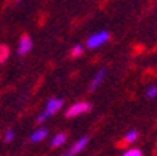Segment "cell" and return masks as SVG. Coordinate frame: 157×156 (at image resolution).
I'll use <instances>...</instances> for the list:
<instances>
[{"instance_id": "obj_15", "label": "cell", "mask_w": 157, "mask_h": 156, "mask_svg": "<svg viewBox=\"0 0 157 156\" xmlns=\"http://www.w3.org/2000/svg\"><path fill=\"white\" fill-rule=\"evenodd\" d=\"M47 119H48V116H47V114H45V113H44V111H42V113H40V114H39V116L36 117V122H37V123H44V122H45Z\"/></svg>"}, {"instance_id": "obj_2", "label": "cell", "mask_w": 157, "mask_h": 156, "mask_svg": "<svg viewBox=\"0 0 157 156\" xmlns=\"http://www.w3.org/2000/svg\"><path fill=\"white\" fill-rule=\"evenodd\" d=\"M92 105L89 102H75L73 105H70L67 108V113L65 116L67 117H78V116H82V114H87L90 111Z\"/></svg>"}, {"instance_id": "obj_5", "label": "cell", "mask_w": 157, "mask_h": 156, "mask_svg": "<svg viewBox=\"0 0 157 156\" xmlns=\"http://www.w3.org/2000/svg\"><path fill=\"white\" fill-rule=\"evenodd\" d=\"M31 50H33V41H31V38H30L28 34H24V36L20 38V41H19L17 53H19L20 56H25V55H28Z\"/></svg>"}, {"instance_id": "obj_11", "label": "cell", "mask_w": 157, "mask_h": 156, "mask_svg": "<svg viewBox=\"0 0 157 156\" xmlns=\"http://www.w3.org/2000/svg\"><path fill=\"white\" fill-rule=\"evenodd\" d=\"M121 156H143V153H142V150H140V148L132 147V148H128Z\"/></svg>"}, {"instance_id": "obj_6", "label": "cell", "mask_w": 157, "mask_h": 156, "mask_svg": "<svg viewBox=\"0 0 157 156\" xmlns=\"http://www.w3.org/2000/svg\"><path fill=\"white\" fill-rule=\"evenodd\" d=\"M106 74H107L106 69H100V70L94 75V78L90 80V83H89V91H95L97 87H100V86L103 84L104 78H106Z\"/></svg>"}, {"instance_id": "obj_10", "label": "cell", "mask_w": 157, "mask_h": 156, "mask_svg": "<svg viewBox=\"0 0 157 156\" xmlns=\"http://www.w3.org/2000/svg\"><path fill=\"white\" fill-rule=\"evenodd\" d=\"M14 138H16V131H14L13 128H10V130H6V131L3 133V141H5L6 144L13 142V141H14Z\"/></svg>"}, {"instance_id": "obj_14", "label": "cell", "mask_w": 157, "mask_h": 156, "mask_svg": "<svg viewBox=\"0 0 157 156\" xmlns=\"http://www.w3.org/2000/svg\"><path fill=\"white\" fill-rule=\"evenodd\" d=\"M146 97L148 98H157V86L155 84H152V86H149L148 89H146Z\"/></svg>"}, {"instance_id": "obj_7", "label": "cell", "mask_w": 157, "mask_h": 156, "mask_svg": "<svg viewBox=\"0 0 157 156\" xmlns=\"http://www.w3.org/2000/svg\"><path fill=\"white\" fill-rule=\"evenodd\" d=\"M48 136V130L47 128H36L33 133H31V136H30V141L33 144H37V142H42V141H45V138Z\"/></svg>"}, {"instance_id": "obj_8", "label": "cell", "mask_w": 157, "mask_h": 156, "mask_svg": "<svg viewBox=\"0 0 157 156\" xmlns=\"http://www.w3.org/2000/svg\"><path fill=\"white\" fill-rule=\"evenodd\" d=\"M65 142H67V134L65 133H56V134L52 138V141H50V147L52 148H59Z\"/></svg>"}, {"instance_id": "obj_1", "label": "cell", "mask_w": 157, "mask_h": 156, "mask_svg": "<svg viewBox=\"0 0 157 156\" xmlns=\"http://www.w3.org/2000/svg\"><path fill=\"white\" fill-rule=\"evenodd\" d=\"M109 39H110L109 31L101 30V31L92 33L90 36H89V38H87V41H86V46H87L89 49H90V50H97V49H100L101 46H104V44H106Z\"/></svg>"}, {"instance_id": "obj_12", "label": "cell", "mask_w": 157, "mask_h": 156, "mask_svg": "<svg viewBox=\"0 0 157 156\" xmlns=\"http://www.w3.org/2000/svg\"><path fill=\"white\" fill-rule=\"evenodd\" d=\"M10 56V49L6 46H0V64L5 62Z\"/></svg>"}, {"instance_id": "obj_4", "label": "cell", "mask_w": 157, "mask_h": 156, "mask_svg": "<svg viewBox=\"0 0 157 156\" xmlns=\"http://www.w3.org/2000/svg\"><path fill=\"white\" fill-rule=\"evenodd\" d=\"M87 144H89V136H82L81 139H78L67 151H64L61 156H78V154L87 147Z\"/></svg>"}, {"instance_id": "obj_13", "label": "cell", "mask_w": 157, "mask_h": 156, "mask_svg": "<svg viewBox=\"0 0 157 156\" xmlns=\"http://www.w3.org/2000/svg\"><path fill=\"white\" fill-rule=\"evenodd\" d=\"M82 52H84L82 44H76V46L70 50V55H72L73 58H78V56H81V55H82Z\"/></svg>"}, {"instance_id": "obj_3", "label": "cell", "mask_w": 157, "mask_h": 156, "mask_svg": "<svg viewBox=\"0 0 157 156\" xmlns=\"http://www.w3.org/2000/svg\"><path fill=\"white\" fill-rule=\"evenodd\" d=\"M62 106H64V100H62V98L52 97V98H48V100H47V103H45V109H44V113H45L48 117H52L53 114L59 113V111L62 109Z\"/></svg>"}, {"instance_id": "obj_9", "label": "cell", "mask_w": 157, "mask_h": 156, "mask_svg": "<svg viewBox=\"0 0 157 156\" xmlns=\"http://www.w3.org/2000/svg\"><path fill=\"white\" fill-rule=\"evenodd\" d=\"M139 139V131L137 130H129L126 134H124V138H123V144H128V145H131V144H134Z\"/></svg>"}]
</instances>
